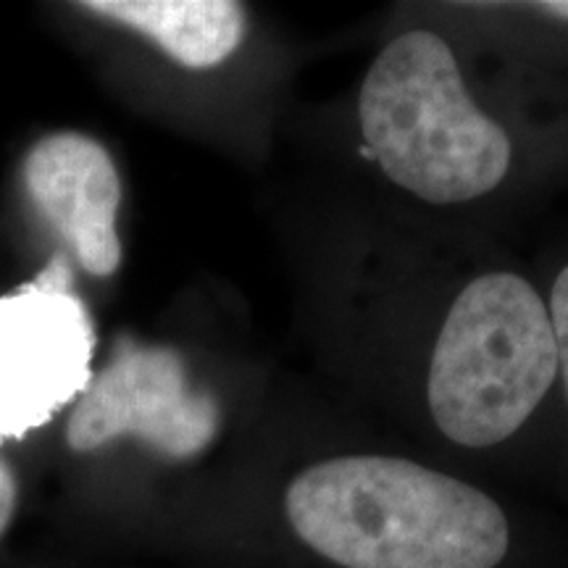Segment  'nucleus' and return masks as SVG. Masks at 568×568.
Returning <instances> with one entry per match:
<instances>
[{"label":"nucleus","instance_id":"obj_1","mask_svg":"<svg viewBox=\"0 0 568 568\" xmlns=\"http://www.w3.org/2000/svg\"><path fill=\"white\" fill-rule=\"evenodd\" d=\"M301 542L343 568H495L510 548L493 497L414 460L343 456L284 493Z\"/></svg>","mask_w":568,"mask_h":568},{"label":"nucleus","instance_id":"obj_2","mask_svg":"<svg viewBox=\"0 0 568 568\" xmlns=\"http://www.w3.org/2000/svg\"><path fill=\"white\" fill-rule=\"evenodd\" d=\"M358 116L382 172L426 203L474 201L508 174V134L477 109L435 32H406L376 55Z\"/></svg>","mask_w":568,"mask_h":568},{"label":"nucleus","instance_id":"obj_3","mask_svg":"<svg viewBox=\"0 0 568 568\" xmlns=\"http://www.w3.org/2000/svg\"><path fill=\"white\" fill-rule=\"evenodd\" d=\"M558 374L548 305L521 276L468 282L439 332L426 400L439 432L489 447L521 429Z\"/></svg>","mask_w":568,"mask_h":568},{"label":"nucleus","instance_id":"obj_4","mask_svg":"<svg viewBox=\"0 0 568 568\" xmlns=\"http://www.w3.org/2000/svg\"><path fill=\"white\" fill-rule=\"evenodd\" d=\"M219 426V403L190 385L174 347L119 337L109 364L71 410L67 445L92 453L119 437H138L163 458L190 460L216 439Z\"/></svg>","mask_w":568,"mask_h":568},{"label":"nucleus","instance_id":"obj_5","mask_svg":"<svg viewBox=\"0 0 568 568\" xmlns=\"http://www.w3.org/2000/svg\"><path fill=\"white\" fill-rule=\"evenodd\" d=\"M0 301V439L45 422L88 366L90 326L61 280Z\"/></svg>","mask_w":568,"mask_h":568},{"label":"nucleus","instance_id":"obj_6","mask_svg":"<svg viewBox=\"0 0 568 568\" xmlns=\"http://www.w3.org/2000/svg\"><path fill=\"white\" fill-rule=\"evenodd\" d=\"M21 180L84 272L98 280L119 272L122 176L101 142L82 132L48 134L27 151Z\"/></svg>","mask_w":568,"mask_h":568},{"label":"nucleus","instance_id":"obj_7","mask_svg":"<svg viewBox=\"0 0 568 568\" xmlns=\"http://www.w3.org/2000/svg\"><path fill=\"white\" fill-rule=\"evenodd\" d=\"M77 9L145 34L187 69L219 67L245 38V11L232 0H88Z\"/></svg>","mask_w":568,"mask_h":568},{"label":"nucleus","instance_id":"obj_8","mask_svg":"<svg viewBox=\"0 0 568 568\" xmlns=\"http://www.w3.org/2000/svg\"><path fill=\"white\" fill-rule=\"evenodd\" d=\"M550 324L552 337H556V353H558V368L564 374V385L568 395V266L558 274L556 284H552L550 297Z\"/></svg>","mask_w":568,"mask_h":568},{"label":"nucleus","instance_id":"obj_9","mask_svg":"<svg viewBox=\"0 0 568 568\" xmlns=\"http://www.w3.org/2000/svg\"><path fill=\"white\" fill-rule=\"evenodd\" d=\"M19 508V479L17 471L9 466V460L0 458V539L6 537V531L13 524Z\"/></svg>","mask_w":568,"mask_h":568},{"label":"nucleus","instance_id":"obj_10","mask_svg":"<svg viewBox=\"0 0 568 568\" xmlns=\"http://www.w3.org/2000/svg\"><path fill=\"white\" fill-rule=\"evenodd\" d=\"M531 9L545 11V13H550V17L568 21V0H545V3H535Z\"/></svg>","mask_w":568,"mask_h":568}]
</instances>
